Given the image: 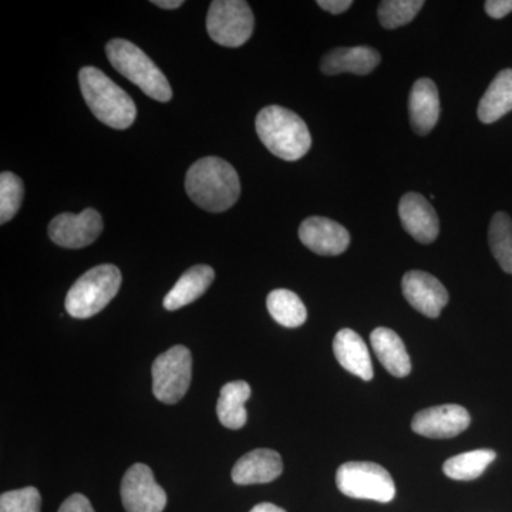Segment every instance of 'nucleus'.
Listing matches in <instances>:
<instances>
[{"label": "nucleus", "mask_w": 512, "mask_h": 512, "mask_svg": "<svg viewBox=\"0 0 512 512\" xmlns=\"http://www.w3.org/2000/svg\"><path fill=\"white\" fill-rule=\"evenodd\" d=\"M185 191L202 210L218 214L237 204L241 183L237 171L228 161L205 157L187 171Z\"/></svg>", "instance_id": "obj_1"}, {"label": "nucleus", "mask_w": 512, "mask_h": 512, "mask_svg": "<svg viewBox=\"0 0 512 512\" xmlns=\"http://www.w3.org/2000/svg\"><path fill=\"white\" fill-rule=\"evenodd\" d=\"M83 99L94 117L116 130L133 126L137 117L136 104L107 74L93 66H86L79 73Z\"/></svg>", "instance_id": "obj_2"}, {"label": "nucleus", "mask_w": 512, "mask_h": 512, "mask_svg": "<svg viewBox=\"0 0 512 512\" xmlns=\"http://www.w3.org/2000/svg\"><path fill=\"white\" fill-rule=\"evenodd\" d=\"M255 127L264 146L282 160H301L311 150L312 137L305 121L285 107H265L256 116Z\"/></svg>", "instance_id": "obj_3"}, {"label": "nucleus", "mask_w": 512, "mask_h": 512, "mask_svg": "<svg viewBox=\"0 0 512 512\" xmlns=\"http://www.w3.org/2000/svg\"><path fill=\"white\" fill-rule=\"evenodd\" d=\"M111 66L140 87L151 99L167 103L173 99V89L167 77L140 47L126 39H113L106 46Z\"/></svg>", "instance_id": "obj_4"}, {"label": "nucleus", "mask_w": 512, "mask_h": 512, "mask_svg": "<svg viewBox=\"0 0 512 512\" xmlns=\"http://www.w3.org/2000/svg\"><path fill=\"white\" fill-rule=\"evenodd\" d=\"M121 272L117 266H94L80 276L66 296V311L76 319H87L106 308L120 291Z\"/></svg>", "instance_id": "obj_5"}, {"label": "nucleus", "mask_w": 512, "mask_h": 512, "mask_svg": "<svg viewBox=\"0 0 512 512\" xmlns=\"http://www.w3.org/2000/svg\"><path fill=\"white\" fill-rule=\"evenodd\" d=\"M340 493L357 500L390 503L396 495V485L386 468L369 461H349L336 473Z\"/></svg>", "instance_id": "obj_6"}, {"label": "nucleus", "mask_w": 512, "mask_h": 512, "mask_svg": "<svg viewBox=\"0 0 512 512\" xmlns=\"http://www.w3.org/2000/svg\"><path fill=\"white\" fill-rule=\"evenodd\" d=\"M254 26V13L244 0H214L208 9L207 32L218 45H245L254 32Z\"/></svg>", "instance_id": "obj_7"}, {"label": "nucleus", "mask_w": 512, "mask_h": 512, "mask_svg": "<svg viewBox=\"0 0 512 512\" xmlns=\"http://www.w3.org/2000/svg\"><path fill=\"white\" fill-rule=\"evenodd\" d=\"M192 376L191 352L185 346H174L153 363V393L160 402H180L190 389Z\"/></svg>", "instance_id": "obj_8"}, {"label": "nucleus", "mask_w": 512, "mask_h": 512, "mask_svg": "<svg viewBox=\"0 0 512 512\" xmlns=\"http://www.w3.org/2000/svg\"><path fill=\"white\" fill-rule=\"evenodd\" d=\"M121 500L127 512H163L167 494L146 464L128 468L121 481Z\"/></svg>", "instance_id": "obj_9"}, {"label": "nucleus", "mask_w": 512, "mask_h": 512, "mask_svg": "<svg viewBox=\"0 0 512 512\" xmlns=\"http://www.w3.org/2000/svg\"><path fill=\"white\" fill-rule=\"evenodd\" d=\"M103 232V218L93 208L80 214L63 212L49 224V238L59 247L80 249L89 247Z\"/></svg>", "instance_id": "obj_10"}, {"label": "nucleus", "mask_w": 512, "mask_h": 512, "mask_svg": "<svg viewBox=\"0 0 512 512\" xmlns=\"http://www.w3.org/2000/svg\"><path fill=\"white\" fill-rule=\"evenodd\" d=\"M470 413L458 404H443L421 410L413 417L414 433L429 439H453L470 426Z\"/></svg>", "instance_id": "obj_11"}, {"label": "nucleus", "mask_w": 512, "mask_h": 512, "mask_svg": "<svg viewBox=\"0 0 512 512\" xmlns=\"http://www.w3.org/2000/svg\"><path fill=\"white\" fill-rule=\"evenodd\" d=\"M403 295L416 311L427 318H439L448 303V292L436 276L423 271H410L403 276Z\"/></svg>", "instance_id": "obj_12"}, {"label": "nucleus", "mask_w": 512, "mask_h": 512, "mask_svg": "<svg viewBox=\"0 0 512 512\" xmlns=\"http://www.w3.org/2000/svg\"><path fill=\"white\" fill-rule=\"evenodd\" d=\"M299 239L306 248L322 256L343 254L349 248L350 234L339 222L311 217L299 227Z\"/></svg>", "instance_id": "obj_13"}, {"label": "nucleus", "mask_w": 512, "mask_h": 512, "mask_svg": "<svg viewBox=\"0 0 512 512\" xmlns=\"http://www.w3.org/2000/svg\"><path fill=\"white\" fill-rule=\"evenodd\" d=\"M403 228L420 244H431L439 237L440 221L429 200L417 192L403 195L399 202Z\"/></svg>", "instance_id": "obj_14"}, {"label": "nucleus", "mask_w": 512, "mask_h": 512, "mask_svg": "<svg viewBox=\"0 0 512 512\" xmlns=\"http://www.w3.org/2000/svg\"><path fill=\"white\" fill-rule=\"evenodd\" d=\"M282 471V457L275 450L258 448L239 458L231 476L238 485L266 484L281 476Z\"/></svg>", "instance_id": "obj_15"}, {"label": "nucleus", "mask_w": 512, "mask_h": 512, "mask_svg": "<svg viewBox=\"0 0 512 512\" xmlns=\"http://www.w3.org/2000/svg\"><path fill=\"white\" fill-rule=\"evenodd\" d=\"M410 123L419 136H427L440 117V96L436 83L420 79L413 84L409 97Z\"/></svg>", "instance_id": "obj_16"}, {"label": "nucleus", "mask_w": 512, "mask_h": 512, "mask_svg": "<svg viewBox=\"0 0 512 512\" xmlns=\"http://www.w3.org/2000/svg\"><path fill=\"white\" fill-rule=\"evenodd\" d=\"M379 63V52L372 47H339V49L330 50L323 56L320 70L328 76L342 73L366 76V74L372 73Z\"/></svg>", "instance_id": "obj_17"}, {"label": "nucleus", "mask_w": 512, "mask_h": 512, "mask_svg": "<svg viewBox=\"0 0 512 512\" xmlns=\"http://www.w3.org/2000/svg\"><path fill=\"white\" fill-rule=\"evenodd\" d=\"M333 352L343 369L369 382L375 376L365 340L352 329H342L333 340Z\"/></svg>", "instance_id": "obj_18"}, {"label": "nucleus", "mask_w": 512, "mask_h": 512, "mask_svg": "<svg viewBox=\"0 0 512 512\" xmlns=\"http://www.w3.org/2000/svg\"><path fill=\"white\" fill-rule=\"evenodd\" d=\"M373 352L384 369L394 377H406L412 372V362L402 338L392 329L377 328L370 335Z\"/></svg>", "instance_id": "obj_19"}, {"label": "nucleus", "mask_w": 512, "mask_h": 512, "mask_svg": "<svg viewBox=\"0 0 512 512\" xmlns=\"http://www.w3.org/2000/svg\"><path fill=\"white\" fill-rule=\"evenodd\" d=\"M215 279V272L211 266L195 265L188 269L178 279L174 288L164 298V308L167 311H177L201 298Z\"/></svg>", "instance_id": "obj_20"}, {"label": "nucleus", "mask_w": 512, "mask_h": 512, "mask_svg": "<svg viewBox=\"0 0 512 512\" xmlns=\"http://www.w3.org/2000/svg\"><path fill=\"white\" fill-rule=\"evenodd\" d=\"M512 111V69H505L495 76L478 104V119L493 124Z\"/></svg>", "instance_id": "obj_21"}, {"label": "nucleus", "mask_w": 512, "mask_h": 512, "mask_svg": "<svg viewBox=\"0 0 512 512\" xmlns=\"http://www.w3.org/2000/svg\"><path fill=\"white\" fill-rule=\"evenodd\" d=\"M251 397V386L244 380L225 384L217 404L218 419L222 426L239 430L247 424L248 413L245 403Z\"/></svg>", "instance_id": "obj_22"}, {"label": "nucleus", "mask_w": 512, "mask_h": 512, "mask_svg": "<svg viewBox=\"0 0 512 512\" xmlns=\"http://www.w3.org/2000/svg\"><path fill=\"white\" fill-rule=\"evenodd\" d=\"M266 308L272 318L285 328H299L308 319L302 299L288 289H275L266 298Z\"/></svg>", "instance_id": "obj_23"}, {"label": "nucleus", "mask_w": 512, "mask_h": 512, "mask_svg": "<svg viewBox=\"0 0 512 512\" xmlns=\"http://www.w3.org/2000/svg\"><path fill=\"white\" fill-rule=\"evenodd\" d=\"M497 458L495 451L488 448L480 450L467 451V453L458 454L448 458L444 463V474L451 480L471 481L483 476L488 466Z\"/></svg>", "instance_id": "obj_24"}, {"label": "nucleus", "mask_w": 512, "mask_h": 512, "mask_svg": "<svg viewBox=\"0 0 512 512\" xmlns=\"http://www.w3.org/2000/svg\"><path fill=\"white\" fill-rule=\"evenodd\" d=\"M488 242L503 271L512 275V220L505 212L494 214L488 228Z\"/></svg>", "instance_id": "obj_25"}, {"label": "nucleus", "mask_w": 512, "mask_h": 512, "mask_svg": "<svg viewBox=\"0 0 512 512\" xmlns=\"http://www.w3.org/2000/svg\"><path fill=\"white\" fill-rule=\"evenodd\" d=\"M423 6V0H384L377 9L380 25L386 29L407 25L416 18Z\"/></svg>", "instance_id": "obj_26"}, {"label": "nucleus", "mask_w": 512, "mask_h": 512, "mask_svg": "<svg viewBox=\"0 0 512 512\" xmlns=\"http://www.w3.org/2000/svg\"><path fill=\"white\" fill-rule=\"evenodd\" d=\"M25 197V185L18 175L2 173L0 175V224H6L15 218Z\"/></svg>", "instance_id": "obj_27"}, {"label": "nucleus", "mask_w": 512, "mask_h": 512, "mask_svg": "<svg viewBox=\"0 0 512 512\" xmlns=\"http://www.w3.org/2000/svg\"><path fill=\"white\" fill-rule=\"evenodd\" d=\"M42 497L35 487L8 491L0 497V512H40Z\"/></svg>", "instance_id": "obj_28"}, {"label": "nucleus", "mask_w": 512, "mask_h": 512, "mask_svg": "<svg viewBox=\"0 0 512 512\" xmlns=\"http://www.w3.org/2000/svg\"><path fill=\"white\" fill-rule=\"evenodd\" d=\"M59 512H94L89 498L82 494H73L59 508Z\"/></svg>", "instance_id": "obj_29"}, {"label": "nucleus", "mask_w": 512, "mask_h": 512, "mask_svg": "<svg viewBox=\"0 0 512 512\" xmlns=\"http://www.w3.org/2000/svg\"><path fill=\"white\" fill-rule=\"evenodd\" d=\"M484 6L487 15L493 19H503L512 12V0H488Z\"/></svg>", "instance_id": "obj_30"}, {"label": "nucleus", "mask_w": 512, "mask_h": 512, "mask_svg": "<svg viewBox=\"0 0 512 512\" xmlns=\"http://www.w3.org/2000/svg\"><path fill=\"white\" fill-rule=\"evenodd\" d=\"M352 5V0H319L318 2L320 9L326 10V12L332 13V15H340V13L349 10Z\"/></svg>", "instance_id": "obj_31"}, {"label": "nucleus", "mask_w": 512, "mask_h": 512, "mask_svg": "<svg viewBox=\"0 0 512 512\" xmlns=\"http://www.w3.org/2000/svg\"><path fill=\"white\" fill-rule=\"evenodd\" d=\"M151 3L158 8L167 10L178 9L184 5L183 0H153Z\"/></svg>", "instance_id": "obj_32"}, {"label": "nucleus", "mask_w": 512, "mask_h": 512, "mask_svg": "<svg viewBox=\"0 0 512 512\" xmlns=\"http://www.w3.org/2000/svg\"><path fill=\"white\" fill-rule=\"evenodd\" d=\"M249 512H286L285 510H282L281 507H276L275 504L271 503H262L255 505L254 508H252Z\"/></svg>", "instance_id": "obj_33"}]
</instances>
